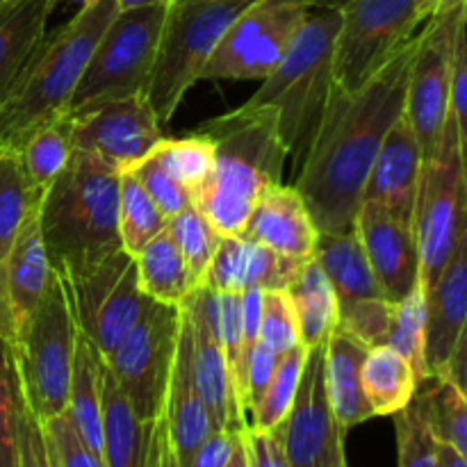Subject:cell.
I'll return each instance as SVG.
<instances>
[{"instance_id":"obj_52","label":"cell","mask_w":467,"mask_h":467,"mask_svg":"<svg viewBox=\"0 0 467 467\" xmlns=\"http://www.w3.org/2000/svg\"><path fill=\"white\" fill-rule=\"evenodd\" d=\"M461 7H465V0H415V12H418L420 23L433 16H442V14H451Z\"/></svg>"},{"instance_id":"obj_20","label":"cell","mask_w":467,"mask_h":467,"mask_svg":"<svg viewBox=\"0 0 467 467\" xmlns=\"http://www.w3.org/2000/svg\"><path fill=\"white\" fill-rule=\"evenodd\" d=\"M162 422L167 429L169 450L173 467H187L201 442L214 431L208 409L201 400L192 372V331L190 319L181 308V333H178L176 356L169 374L167 395L162 406Z\"/></svg>"},{"instance_id":"obj_44","label":"cell","mask_w":467,"mask_h":467,"mask_svg":"<svg viewBox=\"0 0 467 467\" xmlns=\"http://www.w3.org/2000/svg\"><path fill=\"white\" fill-rule=\"evenodd\" d=\"M258 340L278 356L301 345L299 322H296L295 304L287 290H263Z\"/></svg>"},{"instance_id":"obj_30","label":"cell","mask_w":467,"mask_h":467,"mask_svg":"<svg viewBox=\"0 0 467 467\" xmlns=\"http://www.w3.org/2000/svg\"><path fill=\"white\" fill-rule=\"evenodd\" d=\"M137 283L144 296L164 306H182L187 296L199 287L185 258L173 244L167 231L149 242L135 255Z\"/></svg>"},{"instance_id":"obj_50","label":"cell","mask_w":467,"mask_h":467,"mask_svg":"<svg viewBox=\"0 0 467 467\" xmlns=\"http://www.w3.org/2000/svg\"><path fill=\"white\" fill-rule=\"evenodd\" d=\"M242 431H226V429H214L199 450L192 456L187 467H226L240 442Z\"/></svg>"},{"instance_id":"obj_4","label":"cell","mask_w":467,"mask_h":467,"mask_svg":"<svg viewBox=\"0 0 467 467\" xmlns=\"http://www.w3.org/2000/svg\"><path fill=\"white\" fill-rule=\"evenodd\" d=\"M121 171L103 158L73 149L67 167L39 201V228L53 267L85 263L121 249Z\"/></svg>"},{"instance_id":"obj_16","label":"cell","mask_w":467,"mask_h":467,"mask_svg":"<svg viewBox=\"0 0 467 467\" xmlns=\"http://www.w3.org/2000/svg\"><path fill=\"white\" fill-rule=\"evenodd\" d=\"M144 94L108 100L71 114L73 149L87 150L121 173H130L149 158L162 130Z\"/></svg>"},{"instance_id":"obj_34","label":"cell","mask_w":467,"mask_h":467,"mask_svg":"<svg viewBox=\"0 0 467 467\" xmlns=\"http://www.w3.org/2000/svg\"><path fill=\"white\" fill-rule=\"evenodd\" d=\"M16 150L32 187L44 194L50 182L67 167L73 153L71 114H62L32 128L16 146Z\"/></svg>"},{"instance_id":"obj_51","label":"cell","mask_w":467,"mask_h":467,"mask_svg":"<svg viewBox=\"0 0 467 467\" xmlns=\"http://www.w3.org/2000/svg\"><path fill=\"white\" fill-rule=\"evenodd\" d=\"M242 295V336H244V363L249 351L258 342L260 313H263V290H244Z\"/></svg>"},{"instance_id":"obj_31","label":"cell","mask_w":467,"mask_h":467,"mask_svg":"<svg viewBox=\"0 0 467 467\" xmlns=\"http://www.w3.org/2000/svg\"><path fill=\"white\" fill-rule=\"evenodd\" d=\"M363 392L374 418H388L404 409L418 395V377L404 356L392 347L379 345L368 349L360 369Z\"/></svg>"},{"instance_id":"obj_36","label":"cell","mask_w":467,"mask_h":467,"mask_svg":"<svg viewBox=\"0 0 467 467\" xmlns=\"http://www.w3.org/2000/svg\"><path fill=\"white\" fill-rule=\"evenodd\" d=\"M160 167L176 178L192 196L199 194L201 187L208 181L214 164V141L205 132H196L181 140H160L153 149Z\"/></svg>"},{"instance_id":"obj_49","label":"cell","mask_w":467,"mask_h":467,"mask_svg":"<svg viewBox=\"0 0 467 467\" xmlns=\"http://www.w3.org/2000/svg\"><path fill=\"white\" fill-rule=\"evenodd\" d=\"M242 438H244L249 467H290L274 429L263 431V429L246 427L242 431Z\"/></svg>"},{"instance_id":"obj_42","label":"cell","mask_w":467,"mask_h":467,"mask_svg":"<svg viewBox=\"0 0 467 467\" xmlns=\"http://www.w3.org/2000/svg\"><path fill=\"white\" fill-rule=\"evenodd\" d=\"M397 467H436L438 441L429 429L422 401L415 395L395 415Z\"/></svg>"},{"instance_id":"obj_55","label":"cell","mask_w":467,"mask_h":467,"mask_svg":"<svg viewBox=\"0 0 467 467\" xmlns=\"http://www.w3.org/2000/svg\"><path fill=\"white\" fill-rule=\"evenodd\" d=\"M226 467H249V459H246V447H244V438L240 436V442H237L235 451H233L231 461H228Z\"/></svg>"},{"instance_id":"obj_1","label":"cell","mask_w":467,"mask_h":467,"mask_svg":"<svg viewBox=\"0 0 467 467\" xmlns=\"http://www.w3.org/2000/svg\"><path fill=\"white\" fill-rule=\"evenodd\" d=\"M413 39L356 89L333 82L296 171V192L319 233H349L388 130L404 114Z\"/></svg>"},{"instance_id":"obj_7","label":"cell","mask_w":467,"mask_h":467,"mask_svg":"<svg viewBox=\"0 0 467 467\" xmlns=\"http://www.w3.org/2000/svg\"><path fill=\"white\" fill-rule=\"evenodd\" d=\"M76 340L78 327L67 287L55 272L46 295L12 337L23 400L39 424L67 410Z\"/></svg>"},{"instance_id":"obj_32","label":"cell","mask_w":467,"mask_h":467,"mask_svg":"<svg viewBox=\"0 0 467 467\" xmlns=\"http://www.w3.org/2000/svg\"><path fill=\"white\" fill-rule=\"evenodd\" d=\"M287 295L295 304L301 345L306 349L324 345L337 327V301L317 260L310 258L301 265L295 281L287 285Z\"/></svg>"},{"instance_id":"obj_41","label":"cell","mask_w":467,"mask_h":467,"mask_svg":"<svg viewBox=\"0 0 467 467\" xmlns=\"http://www.w3.org/2000/svg\"><path fill=\"white\" fill-rule=\"evenodd\" d=\"M23 392L12 342L0 337V467H18V422Z\"/></svg>"},{"instance_id":"obj_28","label":"cell","mask_w":467,"mask_h":467,"mask_svg":"<svg viewBox=\"0 0 467 467\" xmlns=\"http://www.w3.org/2000/svg\"><path fill=\"white\" fill-rule=\"evenodd\" d=\"M103 356L78 331L76 354H73L71 383H68L67 415L80 441L103 461Z\"/></svg>"},{"instance_id":"obj_21","label":"cell","mask_w":467,"mask_h":467,"mask_svg":"<svg viewBox=\"0 0 467 467\" xmlns=\"http://www.w3.org/2000/svg\"><path fill=\"white\" fill-rule=\"evenodd\" d=\"M181 308L190 319L192 372H194L196 390L208 409L213 427L226 429V431H244L249 422H246V413L242 409L240 395H237L235 379L228 368L222 345L217 342L213 328L208 327L199 304H196L194 292L187 296Z\"/></svg>"},{"instance_id":"obj_13","label":"cell","mask_w":467,"mask_h":467,"mask_svg":"<svg viewBox=\"0 0 467 467\" xmlns=\"http://www.w3.org/2000/svg\"><path fill=\"white\" fill-rule=\"evenodd\" d=\"M340 12L333 44V80L356 89L383 67L420 26L415 0H336Z\"/></svg>"},{"instance_id":"obj_12","label":"cell","mask_w":467,"mask_h":467,"mask_svg":"<svg viewBox=\"0 0 467 467\" xmlns=\"http://www.w3.org/2000/svg\"><path fill=\"white\" fill-rule=\"evenodd\" d=\"M181 333V306L149 301L135 327L105 358V368L141 422L162 418Z\"/></svg>"},{"instance_id":"obj_39","label":"cell","mask_w":467,"mask_h":467,"mask_svg":"<svg viewBox=\"0 0 467 467\" xmlns=\"http://www.w3.org/2000/svg\"><path fill=\"white\" fill-rule=\"evenodd\" d=\"M424 322H427V292L422 283H418L404 299L395 304V317L386 342L397 354L404 356L406 363L413 368L418 383L429 379L427 363H424Z\"/></svg>"},{"instance_id":"obj_15","label":"cell","mask_w":467,"mask_h":467,"mask_svg":"<svg viewBox=\"0 0 467 467\" xmlns=\"http://www.w3.org/2000/svg\"><path fill=\"white\" fill-rule=\"evenodd\" d=\"M324 347L308 349L295 401L274 429L290 467H347V429L328 400Z\"/></svg>"},{"instance_id":"obj_46","label":"cell","mask_w":467,"mask_h":467,"mask_svg":"<svg viewBox=\"0 0 467 467\" xmlns=\"http://www.w3.org/2000/svg\"><path fill=\"white\" fill-rule=\"evenodd\" d=\"M41 427H44L46 442H48L50 454H53L57 467H105L103 461L80 441L67 410L44 422Z\"/></svg>"},{"instance_id":"obj_33","label":"cell","mask_w":467,"mask_h":467,"mask_svg":"<svg viewBox=\"0 0 467 467\" xmlns=\"http://www.w3.org/2000/svg\"><path fill=\"white\" fill-rule=\"evenodd\" d=\"M41 194L32 187L21 155L14 146H0V278L23 223L39 208Z\"/></svg>"},{"instance_id":"obj_9","label":"cell","mask_w":467,"mask_h":467,"mask_svg":"<svg viewBox=\"0 0 467 467\" xmlns=\"http://www.w3.org/2000/svg\"><path fill=\"white\" fill-rule=\"evenodd\" d=\"M169 0L119 12L96 44L78 82L68 114L108 100L146 94Z\"/></svg>"},{"instance_id":"obj_24","label":"cell","mask_w":467,"mask_h":467,"mask_svg":"<svg viewBox=\"0 0 467 467\" xmlns=\"http://www.w3.org/2000/svg\"><path fill=\"white\" fill-rule=\"evenodd\" d=\"M422 164V150L415 140L413 128L401 114L395 126L388 130L374 158L360 201H372L388 208L397 217L413 222Z\"/></svg>"},{"instance_id":"obj_54","label":"cell","mask_w":467,"mask_h":467,"mask_svg":"<svg viewBox=\"0 0 467 467\" xmlns=\"http://www.w3.org/2000/svg\"><path fill=\"white\" fill-rule=\"evenodd\" d=\"M0 337L12 342L14 337V328H12V319H9L7 313V304H5V292H3V278H0Z\"/></svg>"},{"instance_id":"obj_57","label":"cell","mask_w":467,"mask_h":467,"mask_svg":"<svg viewBox=\"0 0 467 467\" xmlns=\"http://www.w3.org/2000/svg\"><path fill=\"white\" fill-rule=\"evenodd\" d=\"M44 438H46V436H44ZM46 451H48V467H57V463H55V459H53V454H50L48 442H46Z\"/></svg>"},{"instance_id":"obj_47","label":"cell","mask_w":467,"mask_h":467,"mask_svg":"<svg viewBox=\"0 0 467 467\" xmlns=\"http://www.w3.org/2000/svg\"><path fill=\"white\" fill-rule=\"evenodd\" d=\"M450 117L456 123L461 135L467 140L465 117H467V39L465 23H461L454 39V53H451L450 71Z\"/></svg>"},{"instance_id":"obj_10","label":"cell","mask_w":467,"mask_h":467,"mask_svg":"<svg viewBox=\"0 0 467 467\" xmlns=\"http://www.w3.org/2000/svg\"><path fill=\"white\" fill-rule=\"evenodd\" d=\"M55 272L67 287L78 331L105 360L150 301L137 283L135 258L117 249L85 263L59 265Z\"/></svg>"},{"instance_id":"obj_23","label":"cell","mask_w":467,"mask_h":467,"mask_svg":"<svg viewBox=\"0 0 467 467\" xmlns=\"http://www.w3.org/2000/svg\"><path fill=\"white\" fill-rule=\"evenodd\" d=\"M301 265L244 235H222L201 285L217 292L287 290Z\"/></svg>"},{"instance_id":"obj_14","label":"cell","mask_w":467,"mask_h":467,"mask_svg":"<svg viewBox=\"0 0 467 467\" xmlns=\"http://www.w3.org/2000/svg\"><path fill=\"white\" fill-rule=\"evenodd\" d=\"M465 7L424 21V30L413 36V57L406 78L404 117L418 140L422 160L427 162L441 141L450 119V71L454 39Z\"/></svg>"},{"instance_id":"obj_58","label":"cell","mask_w":467,"mask_h":467,"mask_svg":"<svg viewBox=\"0 0 467 467\" xmlns=\"http://www.w3.org/2000/svg\"><path fill=\"white\" fill-rule=\"evenodd\" d=\"M73 3H80V5H89V3H94V0H73Z\"/></svg>"},{"instance_id":"obj_8","label":"cell","mask_w":467,"mask_h":467,"mask_svg":"<svg viewBox=\"0 0 467 467\" xmlns=\"http://www.w3.org/2000/svg\"><path fill=\"white\" fill-rule=\"evenodd\" d=\"M465 176V137L450 117L436 150L422 164L415 199L413 228L420 254V283L424 290L436 283L467 233Z\"/></svg>"},{"instance_id":"obj_22","label":"cell","mask_w":467,"mask_h":467,"mask_svg":"<svg viewBox=\"0 0 467 467\" xmlns=\"http://www.w3.org/2000/svg\"><path fill=\"white\" fill-rule=\"evenodd\" d=\"M240 235L260 242L283 258L306 263L315 255L319 231L296 187L276 182L260 194Z\"/></svg>"},{"instance_id":"obj_56","label":"cell","mask_w":467,"mask_h":467,"mask_svg":"<svg viewBox=\"0 0 467 467\" xmlns=\"http://www.w3.org/2000/svg\"><path fill=\"white\" fill-rule=\"evenodd\" d=\"M160 3V0H117V7L119 12H126V9H137V7H144V5H153Z\"/></svg>"},{"instance_id":"obj_29","label":"cell","mask_w":467,"mask_h":467,"mask_svg":"<svg viewBox=\"0 0 467 467\" xmlns=\"http://www.w3.org/2000/svg\"><path fill=\"white\" fill-rule=\"evenodd\" d=\"M313 258L317 260L324 276L331 283L337 306L358 299L386 296L354 231L319 233Z\"/></svg>"},{"instance_id":"obj_38","label":"cell","mask_w":467,"mask_h":467,"mask_svg":"<svg viewBox=\"0 0 467 467\" xmlns=\"http://www.w3.org/2000/svg\"><path fill=\"white\" fill-rule=\"evenodd\" d=\"M306 358H308V349L304 345H296L295 349L285 351L278 358L276 369L272 374V381L265 388L263 397L255 404V409L251 410L249 427L272 431V429H276L283 422V418L290 410L292 401H295Z\"/></svg>"},{"instance_id":"obj_3","label":"cell","mask_w":467,"mask_h":467,"mask_svg":"<svg viewBox=\"0 0 467 467\" xmlns=\"http://www.w3.org/2000/svg\"><path fill=\"white\" fill-rule=\"evenodd\" d=\"M117 14V0H94L82 5L67 26L44 39L0 103V146L16 149L32 128L68 114L87 62Z\"/></svg>"},{"instance_id":"obj_18","label":"cell","mask_w":467,"mask_h":467,"mask_svg":"<svg viewBox=\"0 0 467 467\" xmlns=\"http://www.w3.org/2000/svg\"><path fill=\"white\" fill-rule=\"evenodd\" d=\"M354 233L383 295L397 304L420 283V254L413 222L397 217L383 205L360 201Z\"/></svg>"},{"instance_id":"obj_48","label":"cell","mask_w":467,"mask_h":467,"mask_svg":"<svg viewBox=\"0 0 467 467\" xmlns=\"http://www.w3.org/2000/svg\"><path fill=\"white\" fill-rule=\"evenodd\" d=\"M18 467H48L44 427L27 410L23 400L21 422H18Z\"/></svg>"},{"instance_id":"obj_5","label":"cell","mask_w":467,"mask_h":467,"mask_svg":"<svg viewBox=\"0 0 467 467\" xmlns=\"http://www.w3.org/2000/svg\"><path fill=\"white\" fill-rule=\"evenodd\" d=\"M340 12L336 5L315 7L292 39L281 62L244 105L274 117L287 153L301 158L317 128L333 87V44Z\"/></svg>"},{"instance_id":"obj_53","label":"cell","mask_w":467,"mask_h":467,"mask_svg":"<svg viewBox=\"0 0 467 467\" xmlns=\"http://www.w3.org/2000/svg\"><path fill=\"white\" fill-rule=\"evenodd\" d=\"M436 467H467V456L456 451L454 447L445 445V442H438Z\"/></svg>"},{"instance_id":"obj_27","label":"cell","mask_w":467,"mask_h":467,"mask_svg":"<svg viewBox=\"0 0 467 467\" xmlns=\"http://www.w3.org/2000/svg\"><path fill=\"white\" fill-rule=\"evenodd\" d=\"M365 354H368V347L337 327L324 347L328 400L336 410V418L345 429L374 418L363 392V381H360Z\"/></svg>"},{"instance_id":"obj_11","label":"cell","mask_w":467,"mask_h":467,"mask_svg":"<svg viewBox=\"0 0 467 467\" xmlns=\"http://www.w3.org/2000/svg\"><path fill=\"white\" fill-rule=\"evenodd\" d=\"M315 7L322 0H255L231 23L201 80H265Z\"/></svg>"},{"instance_id":"obj_17","label":"cell","mask_w":467,"mask_h":467,"mask_svg":"<svg viewBox=\"0 0 467 467\" xmlns=\"http://www.w3.org/2000/svg\"><path fill=\"white\" fill-rule=\"evenodd\" d=\"M424 363L429 379H450L465 388L467 233L431 287H427Z\"/></svg>"},{"instance_id":"obj_40","label":"cell","mask_w":467,"mask_h":467,"mask_svg":"<svg viewBox=\"0 0 467 467\" xmlns=\"http://www.w3.org/2000/svg\"><path fill=\"white\" fill-rule=\"evenodd\" d=\"M164 231L169 233L173 244L178 246V251L185 258L194 281L201 285L205 269H208L210 260H213L214 251L219 246V240H222L219 231L208 222V217L201 213L196 203L185 205L181 213L169 217Z\"/></svg>"},{"instance_id":"obj_37","label":"cell","mask_w":467,"mask_h":467,"mask_svg":"<svg viewBox=\"0 0 467 467\" xmlns=\"http://www.w3.org/2000/svg\"><path fill=\"white\" fill-rule=\"evenodd\" d=\"M427 415L429 429L438 442L454 447L467 456V397L465 388L442 379L431 390L418 395Z\"/></svg>"},{"instance_id":"obj_25","label":"cell","mask_w":467,"mask_h":467,"mask_svg":"<svg viewBox=\"0 0 467 467\" xmlns=\"http://www.w3.org/2000/svg\"><path fill=\"white\" fill-rule=\"evenodd\" d=\"M53 278L55 267L46 251L44 237H41L39 208H36L35 214L23 223L3 265L5 304H7L14 331L35 310Z\"/></svg>"},{"instance_id":"obj_2","label":"cell","mask_w":467,"mask_h":467,"mask_svg":"<svg viewBox=\"0 0 467 467\" xmlns=\"http://www.w3.org/2000/svg\"><path fill=\"white\" fill-rule=\"evenodd\" d=\"M214 141V164L194 203L219 231L240 235L267 187L283 182L287 153L269 112L240 105L203 126Z\"/></svg>"},{"instance_id":"obj_43","label":"cell","mask_w":467,"mask_h":467,"mask_svg":"<svg viewBox=\"0 0 467 467\" xmlns=\"http://www.w3.org/2000/svg\"><path fill=\"white\" fill-rule=\"evenodd\" d=\"M392 317H395V304L386 296L358 299L337 306V328L354 336L368 349L386 345Z\"/></svg>"},{"instance_id":"obj_19","label":"cell","mask_w":467,"mask_h":467,"mask_svg":"<svg viewBox=\"0 0 467 467\" xmlns=\"http://www.w3.org/2000/svg\"><path fill=\"white\" fill-rule=\"evenodd\" d=\"M100 404L105 467H173L162 418L155 422H141L108 368H103Z\"/></svg>"},{"instance_id":"obj_45","label":"cell","mask_w":467,"mask_h":467,"mask_svg":"<svg viewBox=\"0 0 467 467\" xmlns=\"http://www.w3.org/2000/svg\"><path fill=\"white\" fill-rule=\"evenodd\" d=\"M130 173L140 181V185L144 187L146 194L155 201V205L162 210L167 219L173 217L176 213H181L185 205L194 203V196H192L176 178L169 176V173L160 167V162L153 155L141 160Z\"/></svg>"},{"instance_id":"obj_26","label":"cell","mask_w":467,"mask_h":467,"mask_svg":"<svg viewBox=\"0 0 467 467\" xmlns=\"http://www.w3.org/2000/svg\"><path fill=\"white\" fill-rule=\"evenodd\" d=\"M57 0H0V103L46 39Z\"/></svg>"},{"instance_id":"obj_6","label":"cell","mask_w":467,"mask_h":467,"mask_svg":"<svg viewBox=\"0 0 467 467\" xmlns=\"http://www.w3.org/2000/svg\"><path fill=\"white\" fill-rule=\"evenodd\" d=\"M255 0H169L146 100L160 126L171 121L231 23Z\"/></svg>"},{"instance_id":"obj_35","label":"cell","mask_w":467,"mask_h":467,"mask_svg":"<svg viewBox=\"0 0 467 467\" xmlns=\"http://www.w3.org/2000/svg\"><path fill=\"white\" fill-rule=\"evenodd\" d=\"M167 228V217L146 194L132 173H121L119 181V240L121 249L135 258L153 237Z\"/></svg>"}]
</instances>
